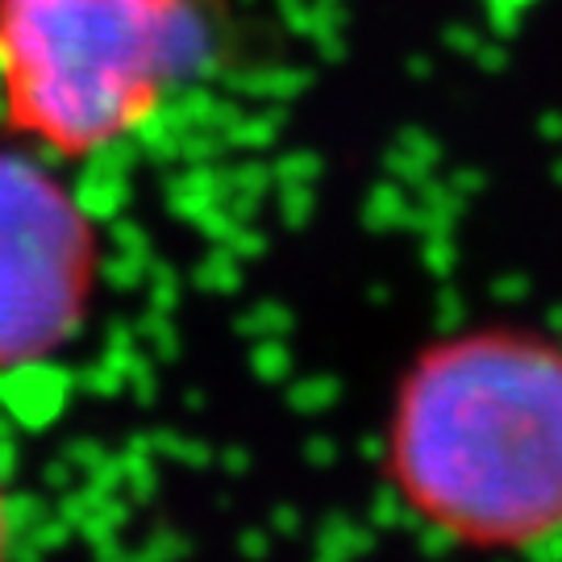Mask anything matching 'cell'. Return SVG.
<instances>
[{"instance_id":"1","label":"cell","mask_w":562,"mask_h":562,"mask_svg":"<svg viewBox=\"0 0 562 562\" xmlns=\"http://www.w3.org/2000/svg\"><path fill=\"white\" fill-rule=\"evenodd\" d=\"M383 471L446 542L517 554L562 533V341L538 325H467L396 383Z\"/></svg>"},{"instance_id":"2","label":"cell","mask_w":562,"mask_h":562,"mask_svg":"<svg viewBox=\"0 0 562 562\" xmlns=\"http://www.w3.org/2000/svg\"><path fill=\"white\" fill-rule=\"evenodd\" d=\"M209 0H0V121L55 162L138 138L209 76Z\"/></svg>"},{"instance_id":"3","label":"cell","mask_w":562,"mask_h":562,"mask_svg":"<svg viewBox=\"0 0 562 562\" xmlns=\"http://www.w3.org/2000/svg\"><path fill=\"white\" fill-rule=\"evenodd\" d=\"M97 217L55 159L0 146V375L67 350L101 288Z\"/></svg>"},{"instance_id":"4","label":"cell","mask_w":562,"mask_h":562,"mask_svg":"<svg viewBox=\"0 0 562 562\" xmlns=\"http://www.w3.org/2000/svg\"><path fill=\"white\" fill-rule=\"evenodd\" d=\"M9 542H13V517H9V501L0 487V562H9Z\"/></svg>"}]
</instances>
